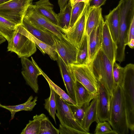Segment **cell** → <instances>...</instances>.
Masks as SVG:
<instances>
[{
	"instance_id": "obj_1",
	"label": "cell",
	"mask_w": 134,
	"mask_h": 134,
	"mask_svg": "<svg viewBox=\"0 0 134 134\" xmlns=\"http://www.w3.org/2000/svg\"><path fill=\"white\" fill-rule=\"evenodd\" d=\"M109 122L117 134L129 133L126 106L121 86H115L110 97Z\"/></svg>"
},
{
	"instance_id": "obj_2",
	"label": "cell",
	"mask_w": 134,
	"mask_h": 134,
	"mask_svg": "<svg viewBox=\"0 0 134 134\" xmlns=\"http://www.w3.org/2000/svg\"><path fill=\"white\" fill-rule=\"evenodd\" d=\"M113 65L101 49L99 51L92 63L89 65L98 81L103 85L110 97L115 87Z\"/></svg>"
},
{
	"instance_id": "obj_3",
	"label": "cell",
	"mask_w": 134,
	"mask_h": 134,
	"mask_svg": "<svg viewBox=\"0 0 134 134\" xmlns=\"http://www.w3.org/2000/svg\"><path fill=\"white\" fill-rule=\"evenodd\" d=\"M121 86L125 104L127 123L132 134L134 132V65L130 63L124 67Z\"/></svg>"
},
{
	"instance_id": "obj_4",
	"label": "cell",
	"mask_w": 134,
	"mask_h": 134,
	"mask_svg": "<svg viewBox=\"0 0 134 134\" xmlns=\"http://www.w3.org/2000/svg\"><path fill=\"white\" fill-rule=\"evenodd\" d=\"M8 42L7 51L15 53L19 58L29 57L37 50L36 44L27 36L21 25L16 26L12 37Z\"/></svg>"
},
{
	"instance_id": "obj_5",
	"label": "cell",
	"mask_w": 134,
	"mask_h": 134,
	"mask_svg": "<svg viewBox=\"0 0 134 134\" xmlns=\"http://www.w3.org/2000/svg\"><path fill=\"white\" fill-rule=\"evenodd\" d=\"M33 0H12L0 4V16L16 25H21L28 6Z\"/></svg>"
},
{
	"instance_id": "obj_6",
	"label": "cell",
	"mask_w": 134,
	"mask_h": 134,
	"mask_svg": "<svg viewBox=\"0 0 134 134\" xmlns=\"http://www.w3.org/2000/svg\"><path fill=\"white\" fill-rule=\"evenodd\" d=\"M55 96L57 111L55 115L59 121L60 124L77 130L83 134H90L76 121L69 103L55 93Z\"/></svg>"
},
{
	"instance_id": "obj_7",
	"label": "cell",
	"mask_w": 134,
	"mask_h": 134,
	"mask_svg": "<svg viewBox=\"0 0 134 134\" xmlns=\"http://www.w3.org/2000/svg\"><path fill=\"white\" fill-rule=\"evenodd\" d=\"M76 80L91 93L97 94L98 81L89 65H69Z\"/></svg>"
},
{
	"instance_id": "obj_8",
	"label": "cell",
	"mask_w": 134,
	"mask_h": 134,
	"mask_svg": "<svg viewBox=\"0 0 134 134\" xmlns=\"http://www.w3.org/2000/svg\"><path fill=\"white\" fill-rule=\"evenodd\" d=\"M56 52L66 65L75 64L78 49L66 38L59 37L52 33Z\"/></svg>"
},
{
	"instance_id": "obj_9",
	"label": "cell",
	"mask_w": 134,
	"mask_h": 134,
	"mask_svg": "<svg viewBox=\"0 0 134 134\" xmlns=\"http://www.w3.org/2000/svg\"><path fill=\"white\" fill-rule=\"evenodd\" d=\"M24 18L42 29L49 31L59 37L66 38L57 26L39 14L35 8L34 5L32 4L27 8Z\"/></svg>"
},
{
	"instance_id": "obj_10",
	"label": "cell",
	"mask_w": 134,
	"mask_h": 134,
	"mask_svg": "<svg viewBox=\"0 0 134 134\" xmlns=\"http://www.w3.org/2000/svg\"><path fill=\"white\" fill-rule=\"evenodd\" d=\"M31 61L28 58L21 57L20 60L22 66L21 74L26 81L34 92L37 93L39 90L38 77L42 73L38 67V65L31 57Z\"/></svg>"
},
{
	"instance_id": "obj_11",
	"label": "cell",
	"mask_w": 134,
	"mask_h": 134,
	"mask_svg": "<svg viewBox=\"0 0 134 134\" xmlns=\"http://www.w3.org/2000/svg\"><path fill=\"white\" fill-rule=\"evenodd\" d=\"M89 3H85L81 14L74 25L63 33L66 38L78 49L85 33L86 15Z\"/></svg>"
},
{
	"instance_id": "obj_12",
	"label": "cell",
	"mask_w": 134,
	"mask_h": 134,
	"mask_svg": "<svg viewBox=\"0 0 134 134\" xmlns=\"http://www.w3.org/2000/svg\"><path fill=\"white\" fill-rule=\"evenodd\" d=\"M97 114L99 122L109 121L110 96L103 85L98 81Z\"/></svg>"
},
{
	"instance_id": "obj_13",
	"label": "cell",
	"mask_w": 134,
	"mask_h": 134,
	"mask_svg": "<svg viewBox=\"0 0 134 134\" xmlns=\"http://www.w3.org/2000/svg\"><path fill=\"white\" fill-rule=\"evenodd\" d=\"M104 22L102 17L99 25L88 36L89 65L92 63L101 49L102 32Z\"/></svg>"
},
{
	"instance_id": "obj_14",
	"label": "cell",
	"mask_w": 134,
	"mask_h": 134,
	"mask_svg": "<svg viewBox=\"0 0 134 134\" xmlns=\"http://www.w3.org/2000/svg\"><path fill=\"white\" fill-rule=\"evenodd\" d=\"M58 55L57 61L67 94L75 102L74 86L76 78L69 66H67L60 57Z\"/></svg>"
},
{
	"instance_id": "obj_15",
	"label": "cell",
	"mask_w": 134,
	"mask_h": 134,
	"mask_svg": "<svg viewBox=\"0 0 134 134\" xmlns=\"http://www.w3.org/2000/svg\"><path fill=\"white\" fill-rule=\"evenodd\" d=\"M116 45L114 41L107 21H104L103 26L101 49L112 63L116 62Z\"/></svg>"
},
{
	"instance_id": "obj_16",
	"label": "cell",
	"mask_w": 134,
	"mask_h": 134,
	"mask_svg": "<svg viewBox=\"0 0 134 134\" xmlns=\"http://www.w3.org/2000/svg\"><path fill=\"white\" fill-rule=\"evenodd\" d=\"M21 25L30 33L38 39L54 46V42L52 32L42 29L24 18Z\"/></svg>"
},
{
	"instance_id": "obj_17",
	"label": "cell",
	"mask_w": 134,
	"mask_h": 134,
	"mask_svg": "<svg viewBox=\"0 0 134 134\" xmlns=\"http://www.w3.org/2000/svg\"><path fill=\"white\" fill-rule=\"evenodd\" d=\"M101 7L95 8L89 6L86 15L85 32L88 36L99 25L102 18Z\"/></svg>"
},
{
	"instance_id": "obj_18",
	"label": "cell",
	"mask_w": 134,
	"mask_h": 134,
	"mask_svg": "<svg viewBox=\"0 0 134 134\" xmlns=\"http://www.w3.org/2000/svg\"><path fill=\"white\" fill-rule=\"evenodd\" d=\"M34 6L39 14L58 27L57 14L54 10L53 5L49 0H39Z\"/></svg>"
},
{
	"instance_id": "obj_19",
	"label": "cell",
	"mask_w": 134,
	"mask_h": 134,
	"mask_svg": "<svg viewBox=\"0 0 134 134\" xmlns=\"http://www.w3.org/2000/svg\"><path fill=\"white\" fill-rule=\"evenodd\" d=\"M98 94L92 100L87 108L82 120L81 126L85 130L89 132L92 124L99 122L97 114Z\"/></svg>"
},
{
	"instance_id": "obj_20",
	"label": "cell",
	"mask_w": 134,
	"mask_h": 134,
	"mask_svg": "<svg viewBox=\"0 0 134 134\" xmlns=\"http://www.w3.org/2000/svg\"><path fill=\"white\" fill-rule=\"evenodd\" d=\"M119 4L105 16L112 38L116 44L119 37Z\"/></svg>"
},
{
	"instance_id": "obj_21",
	"label": "cell",
	"mask_w": 134,
	"mask_h": 134,
	"mask_svg": "<svg viewBox=\"0 0 134 134\" xmlns=\"http://www.w3.org/2000/svg\"><path fill=\"white\" fill-rule=\"evenodd\" d=\"M75 96L76 105L78 107L89 103L97 94L89 92L77 80L74 86Z\"/></svg>"
},
{
	"instance_id": "obj_22",
	"label": "cell",
	"mask_w": 134,
	"mask_h": 134,
	"mask_svg": "<svg viewBox=\"0 0 134 134\" xmlns=\"http://www.w3.org/2000/svg\"><path fill=\"white\" fill-rule=\"evenodd\" d=\"M33 97L31 96L26 102L19 105H5L0 104V107L5 109L9 110L11 114L10 120L13 119L15 113L24 110L31 111L32 110L37 104L38 97L36 96L33 100Z\"/></svg>"
},
{
	"instance_id": "obj_23",
	"label": "cell",
	"mask_w": 134,
	"mask_h": 134,
	"mask_svg": "<svg viewBox=\"0 0 134 134\" xmlns=\"http://www.w3.org/2000/svg\"><path fill=\"white\" fill-rule=\"evenodd\" d=\"M72 6L69 1L65 8L57 14L58 27L63 33L70 29Z\"/></svg>"
},
{
	"instance_id": "obj_24",
	"label": "cell",
	"mask_w": 134,
	"mask_h": 134,
	"mask_svg": "<svg viewBox=\"0 0 134 134\" xmlns=\"http://www.w3.org/2000/svg\"><path fill=\"white\" fill-rule=\"evenodd\" d=\"M25 32L27 36L38 46L44 53L47 54L52 60L54 61L57 60L58 54L54 46L48 44L38 39L25 29Z\"/></svg>"
},
{
	"instance_id": "obj_25",
	"label": "cell",
	"mask_w": 134,
	"mask_h": 134,
	"mask_svg": "<svg viewBox=\"0 0 134 134\" xmlns=\"http://www.w3.org/2000/svg\"><path fill=\"white\" fill-rule=\"evenodd\" d=\"M88 39V36L85 32L78 48L76 62L74 64L89 65Z\"/></svg>"
},
{
	"instance_id": "obj_26",
	"label": "cell",
	"mask_w": 134,
	"mask_h": 134,
	"mask_svg": "<svg viewBox=\"0 0 134 134\" xmlns=\"http://www.w3.org/2000/svg\"><path fill=\"white\" fill-rule=\"evenodd\" d=\"M33 118L38 119L40 121L39 134H59V130L52 124L48 117L43 114L36 115Z\"/></svg>"
},
{
	"instance_id": "obj_27",
	"label": "cell",
	"mask_w": 134,
	"mask_h": 134,
	"mask_svg": "<svg viewBox=\"0 0 134 134\" xmlns=\"http://www.w3.org/2000/svg\"><path fill=\"white\" fill-rule=\"evenodd\" d=\"M17 26L14 23L0 16V35L4 37L8 42L11 39Z\"/></svg>"
},
{
	"instance_id": "obj_28",
	"label": "cell",
	"mask_w": 134,
	"mask_h": 134,
	"mask_svg": "<svg viewBox=\"0 0 134 134\" xmlns=\"http://www.w3.org/2000/svg\"><path fill=\"white\" fill-rule=\"evenodd\" d=\"M38 67L41 72L42 75L44 77L47 82L49 86L51 87L53 89L55 93L67 102L76 105V103L72 100L64 91L54 83L38 66Z\"/></svg>"
},
{
	"instance_id": "obj_29",
	"label": "cell",
	"mask_w": 134,
	"mask_h": 134,
	"mask_svg": "<svg viewBox=\"0 0 134 134\" xmlns=\"http://www.w3.org/2000/svg\"><path fill=\"white\" fill-rule=\"evenodd\" d=\"M50 90V96L44 100V108L46 110L49 115L53 118L55 123L56 124L55 118L56 111L55 92L53 89L49 87Z\"/></svg>"
},
{
	"instance_id": "obj_30",
	"label": "cell",
	"mask_w": 134,
	"mask_h": 134,
	"mask_svg": "<svg viewBox=\"0 0 134 134\" xmlns=\"http://www.w3.org/2000/svg\"><path fill=\"white\" fill-rule=\"evenodd\" d=\"M90 104V103H87L81 106L78 107L69 103L76 121L81 126L86 110Z\"/></svg>"
},
{
	"instance_id": "obj_31",
	"label": "cell",
	"mask_w": 134,
	"mask_h": 134,
	"mask_svg": "<svg viewBox=\"0 0 134 134\" xmlns=\"http://www.w3.org/2000/svg\"><path fill=\"white\" fill-rule=\"evenodd\" d=\"M113 74L115 86H121L123 83L124 75V69L114 62L113 65Z\"/></svg>"
},
{
	"instance_id": "obj_32",
	"label": "cell",
	"mask_w": 134,
	"mask_h": 134,
	"mask_svg": "<svg viewBox=\"0 0 134 134\" xmlns=\"http://www.w3.org/2000/svg\"><path fill=\"white\" fill-rule=\"evenodd\" d=\"M29 120L21 134H39L40 127V121L38 119L33 118Z\"/></svg>"
},
{
	"instance_id": "obj_33",
	"label": "cell",
	"mask_w": 134,
	"mask_h": 134,
	"mask_svg": "<svg viewBox=\"0 0 134 134\" xmlns=\"http://www.w3.org/2000/svg\"><path fill=\"white\" fill-rule=\"evenodd\" d=\"M85 4L84 2H80L72 6L70 28L74 25L81 14Z\"/></svg>"
},
{
	"instance_id": "obj_34",
	"label": "cell",
	"mask_w": 134,
	"mask_h": 134,
	"mask_svg": "<svg viewBox=\"0 0 134 134\" xmlns=\"http://www.w3.org/2000/svg\"><path fill=\"white\" fill-rule=\"evenodd\" d=\"M94 133L95 134H117L111 128L109 123L107 121L99 122L97 123Z\"/></svg>"
},
{
	"instance_id": "obj_35",
	"label": "cell",
	"mask_w": 134,
	"mask_h": 134,
	"mask_svg": "<svg viewBox=\"0 0 134 134\" xmlns=\"http://www.w3.org/2000/svg\"><path fill=\"white\" fill-rule=\"evenodd\" d=\"M126 45L131 49L134 47V18L132 20L127 32Z\"/></svg>"
},
{
	"instance_id": "obj_36",
	"label": "cell",
	"mask_w": 134,
	"mask_h": 134,
	"mask_svg": "<svg viewBox=\"0 0 134 134\" xmlns=\"http://www.w3.org/2000/svg\"><path fill=\"white\" fill-rule=\"evenodd\" d=\"M60 134H83L77 130L63 126L60 124L59 129Z\"/></svg>"
},
{
	"instance_id": "obj_37",
	"label": "cell",
	"mask_w": 134,
	"mask_h": 134,
	"mask_svg": "<svg viewBox=\"0 0 134 134\" xmlns=\"http://www.w3.org/2000/svg\"><path fill=\"white\" fill-rule=\"evenodd\" d=\"M106 0H91L89 3V6L98 8L105 4Z\"/></svg>"
},
{
	"instance_id": "obj_38",
	"label": "cell",
	"mask_w": 134,
	"mask_h": 134,
	"mask_svg": "<svg viewBox=\"0 0 134 134\" xmlns=\"http://www.w3.org/2000/svg\"><path fill=\"white\" fill-rule=\"evenodd\" d=\"M68 0H58V3L60 8V11L63 10L66 7Z\"/></svg>"
},
{
	"instance_id": "obj_39",
	"label": "cell",
	"mask_w": 134,
	"mask_h": 134,
	"mask_svg": "<svg viewBox=\"0 0 134 134\" xmlns=\"http://www.w3.org/2000/svg\"><path fill=\"white\" fill-rule=\"evenodd\" d=\"M91 0H69L72 6L76 3L80 2H83L85 3H89Z\"/></svg>"
},
{
	"instance_id": "obj_40",
	"label": "cell",
	"mask_w": 134,
	"mask_h": 134,
	"mask_svg": "<svg viewBox=\"0 0 134 134\" xmlns=\"http://www.w3.org/2000/svg\"><path fill=\"white\" fill-rule=\"evenodd\" d=\"M6 41V40L4 37L0 35V44L5 42Z\"/></svg>"
},
{
	"instance_id": "obj_41",
	"label": "cell",
	"mask_w": 134,
	"mask_h": 134,
	"mask_svg": "<svg viewBox=\"0 0 134 134\" xmlns=\"http://www.w3.org/2000/svg\"><path fill=\"white\" fill-rule=\"evenodd\" d=\"M12 0H0V4Z\"/></svg>"
},
{
	"instance_id": "obj_42",
	"label": "cell",
	"mask_w": 134,
	"mask_h": 134,
	"mask_svg": "<svg viewBox=\"0 0 134 134\" xmlns=\"http://www.w3.org/2000/svg\"><path fill=\"white\" fill-rule=\"evenodd\" d=\"M0 124H1V123L0 122Z\"/></svg>"
},
{
	"instance_id": "obj_43",
	"label": "cell",
	"mask_w": 134,
	"mask_h": 134,
	"mask_svg": "<svg viewBox=\"0 0 134 134\" xmlns=\"http://www.w3.org/2000/svg\"><path fill=\"white\" fill-rule=\"evenodd\" d=\"M0 104H1V103H0Z\"/></svg>"
}]
</instances>
